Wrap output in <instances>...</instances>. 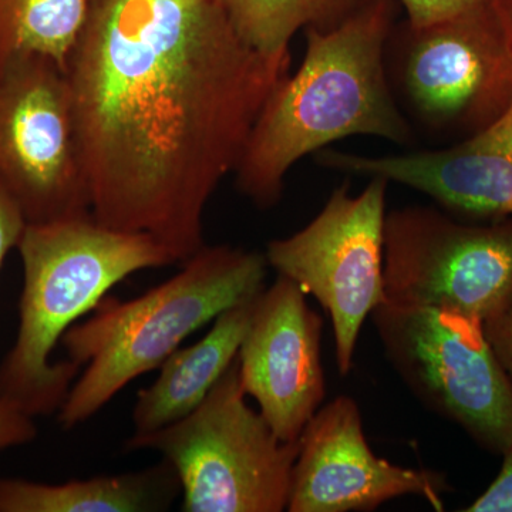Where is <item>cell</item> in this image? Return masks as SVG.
Listing matches in <instances>:
<instances>
[{
	"instance_id": "6",
	"label": "cell",
	"mask_w": 512,
	"mask_h": 512,
	"mask_svg": "<svg viewBox=\"0 0 512 512\" xmlns=\"http://www.w3.org/2000/svg\"><path fill=\"white\" fill-rule=\"evenodd\" d=\"M386 70L417 137L431 141L473 136L512 104V59L491 6L429 25L397 20Z\"/></svg>"
},
{
	"instance_id": "7",
	"label": "cell",
	"mask_w": 512,
	"mask_h": 512,
	"mask_svg": "<svg viewBox=\"0 0 512 512\" xmlns=\"http://www.w3.org/2000/svg\"><path fill=\"white\" fill-rule=\"evenodd\" d=\"M370 316L387 360L420 403L503 456L512 446V383L483 322L453 309L386 301Z\"/></svg>"
},
{
	"instance_id": "8",
	"label": "cell",
	"mask_w": 512,
	"mask_h": 512,
	"mask_svg": "<svg viewBox=\"0 0 512 512\" xmlns=\"http://www.w3.org/2000/svg\"><path fill=\"white\" fill-rule=\"evenodd\" d=\"M384 301L485 322L512 299V217L474 221L439 205L387 211Z\"/></svg>"
},
{
	"instance_id": "22",
	"label": "cell",
	"mask_w": 512,
	"mask_h": 512,
	"mask_svg": "<svg viewBox=\"0 0 512 512\" xmlns=\"http://www.w3.org/2000/svg\"><path fill=\"white\" fill-rule=\"evenodd\" d=\"M26 222L16 202L0 188V266L10 249L18 247Z\"/></svg>"
},
{
	"instance_id": "11",
	"label": "cell",
	"mask_w": 512,
	"mask_h": 512,
	"mask_svg": "<svg viewBox=\"0 0 512 512\" xmlns=\"http://www.w3.org/2000/svg\"><path fill=\"white\" fill-rule=\"evenodd\" d=\"M446 476L409 468L376 456L352 397L338 396L320 407L299 437L289 512L373 511L394 498H423L444 510Z\"/></svg>"
},
{
	"instance_id": "3",
	"label": "cell",
	"mask_w": 512,
	"mask_h": 512,
	"mask_svg": "<svg viewBox=\"0 0 512 512\" xmlns=\"http://www.w3.org/2000/svg\"><path fill=\"white\" fill-rule=\"evenodd\" d=\"M18 248L25 284L18 338L0 365V402L50 416L82 372L69 359L50 362L64 333L127 276L177 259L156 238L104 227L92 214L28 224Z\"/></svg>"
},
{
	"instance_id": "20",
	"label": "cell",
	"mask_w": 512,
	"mask_h": 512,
	"mask_svg": "<svg viewBox=\"0 0 512 512\" xmlns=\"http://www.w3.org/2000/svg\"><path fill=\"white\" fill-rule=\"evenodd\" d=\"M483 325L485 336L512 383V299Z\"/></svg>"
},
{
	"instance_id": "9",
	"label": "cell",
	"mask_w": 512,
	"mask_h": 512,
	"mask_svg": "<svg viewBox=\"0 0 512 512\" xmlns=\"http://www.w3.org/2000/svg\"><path fill=\"white\" fill-rule=\"evenodd\" d=\"M389 185L373 177L357 195L348 185L336 188L305 228L266 247V261L276 274L301 286L330 316L342 376L352 370L363 323L384 301Z\"/></svg>"
},
{
	"instance_id": "23",
	"label": "cell",
	"mask_w": 512,
	"mask_h": 512,
	"mask_svg": "<svg viewBox=\"0 0 512 512\" xmlns=\"http://www.w3.org/2000/svg\"><path fill=\"white\" fill-rule=\"evenodd\" d=\"M491 9L500 25L505 46L512 59V0H491Z\"/></svg>"
},
{
	"instance_id": "12",
	"label": "cell",
	"mask_w": 512,
	"mask_h": 512,
	"mask_svg": "<svg viewBox=\"0 0 512 512\" xmlns=\"http://www.w3.org/2000/svg\"><path fill=\"white\" fill-rule=\"evenodd\" d=\"M323 320L286 276L256 299L238 352L239 379L279 440L295 443L326 396Z\"/></svg>"
},
{
	"instance_id": "18",
	"label": "cell",
	"mask_w": 512,
	"mask_h": 512,
	"mask_svg": "<svg viewBox=\"0 0 512 512\" xmlns=\"http://www.w3.org/2000/svg\"><path fill=\"white\" fill-rule=\"evenodd\" d=\"M399 3L404 19L417 26L457 18L491 6V0H399Z\"/></svg>"
},
{
	"instance_id": "2",
	"label": "cell",
	"mask_w": 512,
	"mask_h": 512,
	"mask_svg": "<svg viewBox=\"0 0 512 512\" xmlns=\"http://www.w3.org/2000/svg\"><path fill=\"white\" fill-rule=\"evenodd\" d=\"M400 13L399 0H365L333 28L303 32L302 63L269 94L234 173L256 207L278 204L293 165L336 141L369 136L416 146L386 70L387 40Z\"/></svg>"
},
{
	"instance_id": "4",
	"label": "cell",
	"mask_w": 512,
	"mask_h": 512,
	"mask_svg": "<svg viewBox=\"0 0 512 512\" xmlns=\"http://www.w3.org/2000/svg\"><path fill=\"white\" fill-rule=\"evenodd\" d=\"M183 264L136 299L104 298L92 318L64 333L67 359L87 366L57 412L64 430L92 419L127 384L163 365L188 336L266 288L269 265L261 252L204 245Z\"/></svg>"
},
{
	"instance_id": "10",
	"label": "cell",
	"mask_w": 512,
	"mask_h": 512,
	"mask_svg": "<svg viewBox=\"0 0 512 512\" xmlns=\"http://www.w3.org/2000/svg\"><path fill=\"white\" fill-rule=\"evenodd\" d=\"M0 188L28 224L92 214L72 86L50 60L0 69Z\"/></svg>"
},
{
	"instance_id": "14",
	"label": "cell",
	"mask_w": 512,
	"mask_h": 512,
	"mask_svg": "<svg viewBox=\"0 0 512 512\" xmlns=\"http://www.w3.org/2000/svg\"><path fill=\"white\" fill-rule=\"evenodd\" d=\"M256 299L258 296L221 313L204 338L178 348L164 360L156 382L138 392L131 414L133 434L163 429L200 406L237 359Z\"/></svg>"
},
{
	"instance_id": "1",
	"label": "cell",
	"mask_w": 512,
	"mask_h": 512,
	"mask_svg": "<svg viewBox=\"0 0 512 512\" xmlns=\"http://www.w3.org/2000/svg\"><path fill=\"white\" fill-rule=\"evenodd\" d=\"M291 63L248 45L215 0H101L67 69L94 220L177 262L197 254Z\"/></svg>"
},
{
	"instance_id": "19",
	"label": "cell",
	"mask_w": 512,
	"mask_h": 512,
	"mask_svg": "<svg viewBox=\"0 0 512 512\" xmlns=\"http://www.w3.org/2000/svg\"><path fill=\"white\" fill-rule=\"evenodd\" d=\"M504 463L490 487L466 512H512V446L503 454Z\"/></svg>"
},
{
	"instance_id": "15",
	"label": "cell",
	"mask_w": 512,
	"mask_h": 512,
	"mask_svg": "<svg viewBox=\"0 0 512 512\" xmlns=\"http://www.w3.org/2000/svg\"><path fill=\"white\" fill-rule=\"evenodd\" d=\"M181 483L168 461L119 476L63 484L0 480V512H157L170 510Z\"/></svg>"
},
{
	"instance_id": "21",
	"label": "cell",
	"mask_w": 512,
	"mask_h": 512,
	"mask_svg": "<svg viewBox=\"0 0 512 512\" xmlns=\"http://www.w3.org/2000/svg\"><path fill=\"white\" fill-rule=\"evenodd\" d=\"M36 436L37 429L33 417L0 402V451L28 444L35 440Z\"/></svg>"
},
{
	"instance_id": "5",
	"label": "cell",
	"mask_w": 512,
	"mask_h": 512,
	"mask_svg": "<svg viewBox=\"0 0 512 512\" xmlns=\"http://www.w3.org/2000/svg\"><path fill=\"white\" fill-rule=\"evenodd\" d=\"M247 397L237 356L194 412L124 447L157 451L174 467L184 512L286 511L299 440H279Z\"/></svg>"
},
{
	"instance_id": "17",
	"label": "cell",
	"mask_w": 512,
	"mask_h": 512,
	"mask_svg": "<svg viewBox=\"0 0 512 512\" xmlns=\"http://www.w3.org/2000/svg\"><path fill=\"white\" fill-rule=\"evenodd\" d=\"M239 36L264 55L289 52L293 37L309 28L338 25L365 0H215Z\"/></svg>"
},
{
	"instance_id": "13",
	"label": "cell",
	"mask_w": 512,
	"mask_h": 512,
	"mask_svg": "<svg viewBox=\"0 0 512 512\" xmlns=\"http://www.w3.org/2000/svg\"><path fill=\"white\" fill-rule=\"evenodd\" d=\"M313 158L326 170L423 192L466 220L512 217V104L490 126L441 148L379 157L325 148Z\"/></svg>"
},
{
	"instance_id": "16",
	"label": "cell",
	"mask_w": 512,
	"mask_h": 512,
	"mask_svg": "<svg viewBox=\"0 0 512 512\" xmlns=\"http://www.w3.org/2000/svg\"><path fill=\"white\" fill-rule=\"evenodd\" d=\"M101 0H0V69L46 59L67 73Z\"/></svg>"
}]
</instances>
